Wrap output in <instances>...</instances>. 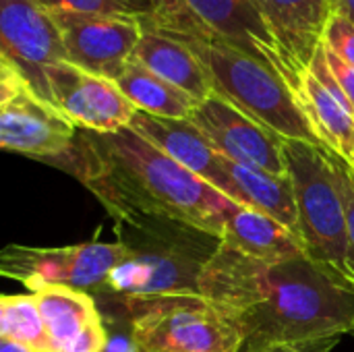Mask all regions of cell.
Instances as JSON below:
<instances>
[{
  "instance_id": "1",
  "label": "cell",
  "mask_w": 354,
  "mask_h": 352,
  "mask_svg": "<svg viewBox=\"0 0 354 352\" xmlns=\"http://www.w3.org/2000/svg\"><path fill=\"white\" fill-rule=\"evenodd\" d=\"M199 295L228 311L243 351L342 338L354 326V290L307 257L266 263L220 241L199 276Z\"/></svg>"
},
{
  "instance_id": "2",
  "label": "cell",
  "mask_w": 354,
  "mask_h": 352,
  "mask_svg": "<svg viewBox=\"0 0 354 352\" xmlns=\"http://www.w3.org/2000/svg\"><path fill=\"white\" fill-rule=\"evenodd\" d=\"M52 166L77 176L116 222H170L220 239L234 203L129 127L77 131L73 149Z\"/></svg>"
},
{
  "instance_id": "3",
  "label": "cell",
  "mask_w": 354,
  "mask_h": 352,
  "mask_svg": "<svg viewBox=\"0 0 354 352\" xmlns=\"http://www.w3.org/2000/svg\"><path fill=\"white\" fill-rule=\"evenodd\" d=\"M174 33L197 54L207 71L216 95L282 139L322 145L299 104L295 89L280 73L245 54L243 50L214 37L199 23L191 29Z\"/></svg>"
},
{
  "instance_id": "4",
  "label": "cell",
  "mask_w": 354,
  "mask_h": 352,
  "mask_svg": "<svg viewBox=\"0 0 354 352\" xmlns=\"http://www.w3.org/2000/svg\"><path fill=\"white\" fill-rule=\"evenodd\" d=\"M129 257L108 276L102 290L114 301L199 295V276L220 239L170 222H118Z\"/></svg>"
},
{
  "instance_id": "5",
  "label": "cell",
  "mask_w": 354,
  "mask_h": 352,
  "mask_svg": "<svg viewBox=\"0 0 354 352\" xmlns=\"http://www.w3.org/2000/svg\"><path fill=\"white\" fill-rule=\"evenodd\" d=\"M284 158L295 187L299 239L305 257L334 282L354 290L346 216L328 149L284 139Z\"/></svg>"
},
{
  "instance_id": "6",
  "label": "cell",
  "mask_w": 354,
  "mask_h": 352,
  "mask_svg": "<svg viewBox=\"0 0 354 352\" xmlns=\"http://www.w3.org/2000/svg\"><path fill=\"white\" fill-rule=\"evenodd\" d=\"M137 352H241L239 322L201 295L116 301Z\"/></svg>"
},
{
  "instance_id": "7",
  "label": "cell",
  "mask_w": 354,
  "mask_h": 352,
  "mask_svg": "<svg viewBox=\"0 0 354 352\" xmlns=\"http://www.w3.org/2000/svg\"><path fill=\"white\" fill-rule=\"evenodd\" d=\"M127 257L129 247L120 241H89L54 249L8 245L0 251V276L21 282L31 293L64 286L93 297Z\"/></svg>"
},
{
  "instance_id": "8",
  "label": "cell",
  "mask_w": 354,
  "mask_h": 352,
  "mask_svg": "<svg viewBox=\"0 0 354 352\" xmlns=\"http://www.w3.org/2000/svg\"><path fill=\"white\" fill-rule=\"evenodd\" d=\"M0 58L21 73L35 95L50 102L46 68L66 60V52L56 21L41 2L0 0Z\"/></svg>"
},
{
  "instance_id": "9",
  "label": "cell",
  "mask_w": 354,
  "mask_h": 352,
  "mask_svg": "<svg viewBox=\"0 0 354 352\" xmlns=\"http://www.w3.org/2000/svg\"><path fill=\"white\" fill-rule=\"evenodd\" d=\"M60 31L66 62L116 81L141 37V23L127 15L50 10Z\"/></svg>"
},
{
  "instance_id": "10",
  "label": "cell",
  "mask_w": 354,
  "mask_h": 352,
  "mask_svg": "<svg viewBox=\"0 0 354 352\" xmlns=\"http://www.w3.org/2000/svg\"><path fill=\"white\" fill-rule=\"evenodd\" d=\"M46 83L52 106L81 131L116 133L127 129L137 112L116 81L87 73L66 60L46 68Z\"/></svg>"
},
{
  "instance_id": "11",
  "label": "cell",
  "mask_w": 354,
  "mask_h": 352,
  "mask_svg": "<svg viewBox=\"0 0 354 352\" xmlns=\"http://www.w3.org/2000/svg\"><path fill=\"white\" fill-rule=\"evenodd\" d=\"M189 120L224 158L272 174H288L284 139L243 114L220 95L212 93L207 100L199 102Z\"/></svg>"
},
{
  "instance_id": "12",
  "label": "cell",
  "mask_w": 354,
  "mask_h": 352,
  "mask_svg": "<svg viewBox=\"0 0 354 352\" xmlns=\"http://www.w3.org/2000/svg\"><path fill=\"white\" fill-rule=\"evenodd\" d=\"M75 137L77 127L29 87L0 108V149L52 164L73 149Z\"/></svg>"
},
{
  "instance_id": "13",
  "label": "cell",
  "mask_w": 354,
  "mask_h": 352,
  "mask_svg": "<svg viewBox=\"0 0 354 352\" xmlns=\"http://www.w3.org/2000/svg\"><path fill=\"white\" fill-rule=\"evenodd\" d=\"M180 2L191 12V17L201 27H205L214 37L272 66L295 89L292 77L284 64V58L255 0H180Z\"/></svg>"
},
{
  "instance_id": "14",
  "label": "cell",
  "mask_w": 354,
  "mask_h": 352,
  "mask_svg": "<svg viewBox=\"0 0 354 352\" xmlns=\"http://www.w3.org/2000/svg\"><path fill=\"white\" fill-rule=\"evenodd\" d=\"M299 91L303 75L324 44L330 0H255Z\"/></svg>"
},
{
  "instance_id": "15",
  "label": "cell",
  "mask_w": 354,
  "mask_h": 352,
  "mask_svg": "<svg viewBox=\"0 0 354 352\" xmlns=\"http://www.w3.org/2000/svg\"><path fill=\"white\" fill-rule=\"evenodd\" d=\"M129 129L222 193L226 183L222 154L189 118H162L137 110Z\"/></svg>"
},
{
  "instance_id": "16",
  "label": "cell",
  "mask_w": 354,
  "mask_h": 352,
  "mask_svg": "<svg viewBox=\"0 0 354 352\" xmlns=\"http://www.w3.org/2000/svg\"><path fill=\"white\" fill-rule=\"evenodd\" d=\"M139 23L141 37L135 46L133 58L164 81L189 93L195 102L207 100L214 89L197 54L174 31L156 27L143 19H139Z\"/></svg>"
},
{
  "instance_id": "17",
  "label": "cell",
  "mask_w": 354,
  "mask_h": 352,
  "mask_svg": "<svg viewBox=\"0 0 354 352\" xmlns=\"http://www.w3.org/2000/svg\"><path fill=\"white\" fill-rule=\"evenodd\" d=\"M222 170L226 176L222 195H226L236 205L261 212L299 237L297 201L290 172L272 174L261 168L245 166L222 156ZM301 241V239H299Z\"/></svg>"
},
{
  "instance_id": "18",
  "label": "cell",
  "mask_w": 354,
  "mask_h": 352,
  "mask_svg": "<svg viewBox=\"0 0 354 352\" xmlns=\"http://www.w3.org/2000/svg\"><path fill=\"white\" fill-rule=\"evenodd\" d=\"M220 241L239 253L266 263L305 257L303 245L292 230L261 212L236 203H232L224 216Z\"/></svg>"
},
{
  "instance_id": "19",
  "label": "cell",
  "mask_w": 354,
  "mask_h": 352,
  "mask_svg": "<svg viewBox=\"0 0 354 352\" xmlns=\"http://www.w3.org/2000/svg\"><path fill=\"white\" fill-rule=\"evenodd\" d=\"M31 295L37 303L52 352H68L87 330L104 324L93 297L87 293L50 286Z\"/></svg>"
},
{
  "instance_id": "20",
  "label": "cell",
  "mask_w": 354,
  "mask_h": 352,
  "mask_svg": "<svg viewBox=\"0 0 354 352\" xmlns=\"http://www.w3.org/2000/svg\"><path fill=\"white\" fill-rule=\"evenodd\" d=\"M297 98L322 145L348 162L354 156L353 110L332 95L309 71L301 79Z\"/></svg>"
},
{
  "instance_id": "21",
  "label": "cell",
  "mask_w": 354,
  "mask_h": 352,
  "mask_svg": "<svg viewBox=\"0 0 354 352\" xmlns=\"http://www.w3.org/2000/svg\"><path fill=\"white\" fill-rule=\"evenodd\" d=\"M116 85L137 110L162 118H189L199 104L183 89L145 68L133 56L118 75Z\"/></svg>"
},
{
  "instance_id": "22",
  "label": "cell",
  "mask_w": 354,
  "mask_h": 352,
  "mask_svg": "<svg viewBox=\"0 0 354 352\" xmlns=\"http://www.w3.org/2000/svg\"><path fill=\"white\" fill-rule=\"evenodd\" d=\"M2 338L12 340L31 352H52L33 295L6 297Z\"/></svg>"
},
{
  "instance_id": "23",
  "label": "cell",
  "mask_w": 354,
  "mask_h": 352,
  "mask_svg": "<svg viewBox=\"0 0 354 352\" xmlns=\"http://www.w3.org/2000/svg\"><path fill=\"white\" fill-rule=\"evenodd\" d=\"M48 10H68V12H97V15H127L145 17L153 8L147 0H37Z\"/></svg>"
},
{
  "instance_id": "24",
  "label": "cell",
  "mask_w": 354,
  "mask_h": 352,
  "mask_svg": "<svg viewBox=\"0 0 354 352\" xmlns=\"http://www.w3.org/2000/svg\"><path fill=\"white\" fill-rule=\"evenodd\" d=\"M328 154H330V162L336 172V180H338V189H340V197H342V205H344L348 249H351V261L354 268V172L351 164L342 156H338L330 149H328Z\"/></svg>"
},
{
  "instance_id": "25",
  "label": "cell",
  "mask_w": 354,
  "mask_h": 352,
  "mask_svg": "<svg viewBox=\"0 0 354 352\" xmlns=\"http://www.w3.org/2000/svg\"><path fill=\"white\" fill-rule=\"evenodd\" d=\"M324 46L354 68V23L340 15H332L326 25Z\"/></svg>"
},
{
  "instance_id": "26",
  "label": "cell",
  "mask_w": 354,
  "mask_h": 352,
  "mask_svg": "<svg viewBox=\"0 0 354 352\" xmlns=\"http://www.w3.org/2000/svg\"><path fill=\"white\" fill-rule=\"evenodd\" d=\"M153 8L151 15H145L141 19L158 25V27H166V29H187L193 23H197L191 12L185 8V4L180 0H147Z\"/></svg>"
},
{
  "instance_id": "27",
  "label": "cell",
  "mask_w": 354,
  "mask_h": 352,
  "mask_svg": "<svg viewBox=\"0 0 354 352\" xmlns=\"http://www.w3.org/2000/svg\"><path fill=\"white\" fill-rule=\"evenodd\" d=\"M324 52H326V60H328V66H330V73L334 75L336 83L340 85L344 98L348 100L351 108L354 112V68L351 64H346L340 56H336L332 50H328L324 46Z\"/></svg>"
},
{
  "instance_id": "28",
  "label": "cell",
  "mask_w": 354,
  "mask_h": 352,
  "mask_svg": "<svg viewBox=\"0 0 354 352\" xmlns=\"http://www.w3.org/2000/svg\"><path fill=\"white\" fill-rule=\"evenodd\" d=\"M23 89H27V83L21 73L10 62L0 58V108L15 100Z\"/></svg>"
},
{
  "instance_id": "29",
  "label": "cell",
  "mask_w": 354,
  "mask_h": 352,
  "mask_svg": "<svg viewBox=\"0 0 354 352\" xmlns=\"http://www.w3.org/2000/svg\"><path fill=\"white\" fill-rule=\"evenodd\" d=\"M340 342V338H328L319 342H305V344H278V346H266L257 351L245 352H332L334 346Z\"/></svg>"
},
{
  "instance_id": "30",
  "label": "cell",
  "mask_w": 354,
  "mask_h": 352,
  "mask_svg": "<svg viewBox=\"0 0 354 352\" xmlns=\"http://www.w3.org/2000/svg\"><path fill=\"white\" fill-rule=\"evenodd\" d=\"M332 15H340L354 23V0H330Z\"/></svg>"
},
{
  "instance_id": "31",
  "label": "cell",
  "mask_w": 354,
  "mask_h": 352,
  "mask_svg": "<svg viewBox=\"0 0 354 352\" xmlns=\"http://www.w3.org/2000/svg\"><path fill=\"white\" fill-rule=\"evenodd\" d=\"M0 352H31L29 349L12 342V340H6V338H0Z\"/></svg>"
},
{
  "instance_id": "32",
  "label": "cell",
  "mask_w": 354,
  "mask_h": 352,
  "mask_svg": "<svg viewBox=\"0 0 354 352\" xmlns=\"http://www.w3.org/2000/svg\"><path fill=\"white\" fill-rule=\"evenodd\" d=\"M4 311H6V297L0 295V338H2V332H4Z\"/></svg>"
},
{
  "instance_id": "33",
  "label": "cell",
  "mask_w": 354,
  "mask_h": 352,
  "mask_svg": "<svg viewBox=\"0 0 354 352\" xmlns=\"http://www.w3.org/2000/svg\"><path fill=\"white\" fill-rule=\"evenodd\" d=\"M348 164H351V168H353V172H354V156L348 160Z\"/></svg>"
},
{
  "instance_id": "34",
  "label": "cell",
  "mask_w": 354,
  "mask_h": 352,
  "mask_svg": "<svg viewBox=\"0 0 354 352\" xmlns=\"http://www.w3.org/2000/svg\"><path fill=\"white\" fill-rule=\"evenodd\" d=\"M351 334H353V336H354V326H353V330H351Z\"/></svg>"
}]
</instances>
